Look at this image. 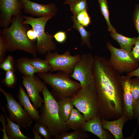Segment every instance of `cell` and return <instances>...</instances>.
I'll return each mask as SVG.
<instances>
[{"label": "cell", "instance_id": "cell-39", "mask_svg": "<svg viewBox=\"0 0 139 139\" xmlns=\"http://www.w3.org/2000/svg\"><path fill=\"white\" fill-rule=\"evenodd\" d=\"M27 34L28 38L32 41H34L37 39L36 33L32 28L27 31Z\"/></svg>", "mask_w": 139, "mask_h": 139}, {"label": "cell", "instance_id": "cell-10", "mask_svg": "<svg viewBox=\"0 0 139 139\" xmlns=\"http://www.w3.org/2000/svg\"><path fill=\"white\" fill-rule=\"evenodd\" d=\"M94 56L90 53L81 55L80 60L75 65L73 72L70 75L80 82L82 88L94 83L92 72Z\"/></svg>", "mask_w": 139, "mask_h": 139}, {"label": "cell", "instance_id": "cell-15", "mask_svg": "<svg viewBox=\"0 0 139 139\" xmlns=\"http://www.w3.org/2000/svg\"><path fill=\"white\" fill-rule=\"evenodd\" d=\"M129 119L124 112L123 115L117 119L110 121L102 117L101 123L104 129L110 131L116 139H122L123 138V128L125 123Z\"/></svg>", "mask_w": 139, "mask_h": 139}, {"label": "cell", "instance_id": "cell-33", "mask_svg": "<svg viewBox=\"0 0 139 139\" xmlns=\"http://www.w3.org/2000/svg\"><path fill=\"white\" fill-rule=\"evenodd\" d=\"M133 21L135 28L138 33V36L137 38L139 39V4L135 6L133 16Z\"/></svg>", "mask_w": 139, "mask_h": 139}, {"label": "cell", "instance_id": "cell-40", "mask_svg": "<svg viewBox=\"0 0 139 139\" xmlns=\"http://www.w3.org/2000/svg\"><path fill=\"white\" fill-rule=\"evenodd\" d=\"M91 22V18L88 15L84 19L81 24L84 27H86L90 24Z\"/></svg>", "mask_w": 139, "mask_h": 139}, {"label": "cell", "instance_id": "cell-17", "mask_svg": "<svg viewBox=\"0 0 139 139\" xmlns=\"http://www.w3.org/2000/svg\"><path fill=\"white\" fill-rule=\"evenodd\" d=\"M101 117L102 116L100 115L86 121L82 130L86 132L92 133L100 139L109 138L102 126L101 121Z\"/></svg>", "mask_w": 139, "mask_h": 139}, {"label": "cell", "instance_id": "cell-2", "mask_svg": "<svg viewBox=\"0 0 139 139\" xmlns=\"http://www.w3.org/2000/svg\"><path fill=\"white\" fill-rule=\"evenodd\" d=\"M23 20L21 13L14 16L11 25L3 28L0 34L5 41L9 51L22 50L36 57V46L27 36V30L22 22Z\"/></svg>", "mask_w": 139, "mask_h": 139}, {"label": "cell", "instance_id": "cell-36", "mask_svg": "<svg viewBox=\"0 0 139 139\" xmlns=\"http://www.w3.org/2000/svg\"><path fill=\"white\" fill-rule=\"evenodd\" d=\"M132 110L133 118L139 120V99L133 102Z\"/></svg>", "mask_w": 139, "mask_h": 139}, {"label": "cell", "instance_id": "cell-35", "mask_svg": "<svg viewBox=\"0 0 139 139\" xmlns=\"http://www.w3.org/2000/svg\"><path fill=\"white\" fill-rule=\"evenodd\" d=\"M53 37L57 42L60 43L64 42L67 38L65 32L62 31L57 32L54 34Z\"/></svg>", "mask_w": 139, "mask_h": 139}, {"label": "cell", "instance_id": "cell-41", "mask_svg": "<svg viewBox=\"0 0 139 139\" xmlns=\"http://www.w3.org/2000/svg\"><path fill=\"white\" fill-rule=\"evenodd\" d=\"M32 132L33 135L34 139H42V137L37 131L35 127L32 128Z\"/></svg>", "mask_w": 139, "mask_h": 139}, {"label": "cell", "instance_id": "cell-19", "mask_svg": "<svg viewBox=\"0 0 139 139\" xmlns=\"http://www.w3.org/2000/svg\"><path fill=\"white\" fill-rule=\"evenodd\" d=\"M77 109L73 108L67 120L65 121L68 130L74 131L82 129L86 121L83 115Z\"/></svg>", "mask_w": 139, "mask_h": 139}, {"label": "cell", "instance_id": "cell-30", "mask_svg": "<svg viewBox=\"0 0 139 139\" xmlns=\"http://www.w3.org/2000/svg\"><path fill=\"white\" fill-rule=\"evenodd\" d=\"M132 93L133 101L139 99V77L131 79Z\"/></svg>", "mask_w": 139, "mask_h": 139}, {"label": "cell", "instance_id": "cell-22", "mask_svg": "<svg viewBox=\"0 0 139 139\" xmlns=\"http://www.w3.org/2000/svg\"><path fill=\"white\" fill-rule=\"evenodd\" d=\"M71 18L73 24L72 28L79 31L80 34L81 46L85 45L88 48L91 49L92 46L90 40L91 32L87 31L84 26L78 22L76 17L73 15Z\"/></svg>", "mask_w": 139, "mask_h": 139}, {"label": "cell", "instance_id": "cell-3", "mask_svg": "<svg viewBox=\"0 0 139 139\" xmlns=\"http://www.w3.org/2000/svg\"><path fill=\"white\" fill-rule=\"evenodd\" d=\"M42 93L44 101L40 108L38 121L47 127L51 136L55 137L66 132L68 129L60 115L58 101L47 86Z\"/></svg>", "mask_w": 139, "mask_h": 139}, {"label": "cell", "instance_id": "cell-28", "mask_svg": "<svg viewBox=\"0 0 139 139\" xmlns=\"http://www.w3.org/2000/svg\"><path fill=\"white\" fill-rule=\"evenodd\" d=\"M87 0H80L70 6L71 11L74 16L76 17L79 12L84 10H88Z\"/></svg>", "mask_w": 139, "mask_h": 139}, {"label": "cell", "instance_id": "cell-34", "mask_svg": "<svg viewBox=\"0 0 139 139\" xmlns=\"http://www.w3.org/2000/svg\"><path fill=\"white\" fill-rule=\"evenodd\" d=\"M133 48L131 54L134 59L139 63V39H137Z\"/></svg>", "mask_w": 139, "mask_h": 139}, {"label": "cell", "instance_id": "cell-43", "mask_svg": "<svg viewBox=\"0 0 139 139\" xmlns=\"http://www.w3.org/2000/svg\"><path fill=\"white\" fill-rule=\"evenodd\" d=\"M80 0H65L63 2L64 4H68L71 6Z\"/></svg>", "mask_w": 139, "mask_h": 139}, {"label": "cell", "instance_id": "cell-5", "mask_svg": "<svg viewBox=\"0 0 139 139\" xmlns=\"http://www.w3.org/2000/svg\"><path fill=\"white\" fill-rule=\"evenodd\" d=\"M71 99L74 106L82 114L86 121L101 116L94 83L82 88Z\"/></svg>", "mask_w": 139, "mask_h": 139}, {"label": "cell", "instance_id": "cell-8", "mask_svg": "<svg viewBox=\"0 0 139 139\" xmlns=\"http://www.w3.org/2000/svg\"><path fill=\"white\" fill-rule=\"evenodd\" d=\"M0 91L6 98L7 104L5 107L8 113L10 119L21 127L24 129L31 128L33 119L20 103L11 93L6 92L1 86Z\"/></svg>", "mask_w": 139, "mask_h": 139}, {"label": "cell", "instance_id": "cell-9", "mask_svg": "<svg viewBox=\"0 0 139 139\" xmlns=\"http://www.w3.org/2000/svg\"><path fill=\"white\" fill-rule=\"evenodd\" d=\"M81 55L74 56L71 54V52L67 50L60 54L57 51L47 53L45 56L51 67V71H60L70 75L73 72L76 63L80 60Z\"/></svg>", "mask_w": 139, "mask_h": 139}, {"label": "cell", "instance_id": "cell-20", "mask_svg": "<svg viewBox=\"0 0 139 139\" xmlns=\"http://www.w3.org/2000/svg\"><path fill=\"white\" fill-rule=\"evenodd\" d=\"M110 36L119 44L121 49L131 53L137 37L130 38L118 33L116 31L110 32Z\"/></svg>", "mask_w": 139, "mask_h": 139}, {"label": "cell", "instance_id": "cell-27", "mask_svg": "<svg viewBox=\"0 0 139 139\" xmlns=\"http://www.w3.org/2000/svg\"><path fill=\"white\" fill-rule=\"evenodd\" d=\"M16 81L14 70H12L6 72L5 77L2 82L4 85L11 88L15 87Z\"/></svg>", "mask_w": 139, "mask_h": 139}, {"label": "cell", "instance_id": "cell-18", "mask_svg": "<svg viewBox=\"0 0 139 139\" xmlns=\"http://www.w3.org/2000/svg\"><path fill=\"white\" fill-rule=\"evenodd\" d=\"M6 118L7 123L6 131L9 139H33L25 135L21 131L20 126L18 124L12 121L7 116L6 110L2 106L1 107Z\"/></svg>", "mask_w": 139, "mask_h": 139}, {"label": "cell", "instance_id": "cell-7", "mask_svg": "<svg viewBox=\"0 0 139 139\" xmlns=\"http://www.w3.org/2000/svg\"><path fill=\"white\" fill-rule=\"evenodd\" d=\"M106 47L110 51L108 62L110 65L120 74L131 72L139 67V63L131 56V53L117 48L107 42Z\"/></svg>", "mask_w": 139, "mask_h": 139}, {"label": "cell", "instance_id": "cell-4", "mask_svg": "<svg viewBox=\"0 0 139 139\" xmlns=\"http://www.w3.org/2000/svg\"><path fill=\"white\" fill-rule=\"evenodd\" d=\"M38 75L51 87L53 92L59 100L72 97L82 88L80 83L72 80L70 75L61 71L54 73H38Z\"/></svg>", "mask_w": 139, "mask_h": 139}, {"label": "cell", "instance_id": "cell-38", "mask_svg": "<svg viewBox=\"0 0 139 139\" xmlns=\"http://www.w3.org/2000/svg\"><path fill=\"white\" fill-rule=\"evenodd\" d=\"M88 15L86 10H83L77 14L76 16L77 20L78 22L81 24L84 19Z\"/></svg>", "mask_w": 139, "mask_h": 139}, {"label": "cell", "instance_id": "cell-6", "mask_svg": "<svg viewBox=\"0 0 139 139\" xmlns=\"http://www.w3.org/2000/svg\"><path fill=\"white\" fill-rule=\"evenodd\" d=\"M54 16L48 15L38 18L23 16L24 24L30 25L36 32L37 36V43L36 49L37 53L41 55L56 50V43L53 41V37L51 34L45 32L47 23Z\"/></svg>", "mask_w": 139, "mask_h": 139}, {"label": "cell", "instance_id": "cell-24", "mask_svg": "<svg viewBox=\"0 0 139 139\" xmlns=\"http://www.w3.org/2000/svg\"><path fill=\"white\" fill-rule=\"evenodd\" d=\"M31 64L34 68L37 73H42L51 71L52 68L48 62L45 59L34 57L30 59Z\"/></svg>", "mask_w": 139, "mask_h": 139}, {"label": "cell", "instance_id": "cell-12", "mask_svg": "<svg viewBox=\"0 0 139 139\" xmlns=\"http://www.w3.org/2000/svg\"><path fill=\"white\" fill-rule=\"evenodd\" d=\"M23 5L19 0H0V26L8 27L14 16L21 13Z\"/></svg>", "mask_w": 139, "mask_h": 139}, {"label": "cell", "instance_id": "cell-13", "mask_svg": "<svg viewBox=\"0 0 139 139\" xmlns=\"http://www.w3.org/2000/svg\"><path fill=\"white\" fill-rule=\"evenodd\" d=\"M25 14L41 17L48 15L55 16L57 12L55 4L53 3L42 4L29 0L23 5Z\"/></svg>", "mask_w": 139, "mask_h": 139}, {"label": "cell", "instance_id": "cell-29", "mask_svg": "<svg viewBox=\"0 0 139 139\" xmlns=\"http://www.w3.org/2000/svg\"><path fill=\"white\" fill-rule=\"evenodd\" d=\"M34 127L38 133L45 139H51V136L47 126L37 121H36Z\"/></svg>", "mask_w": 139, "mask_h": 139}, {"label": "cell", "instance_id": "cell-26", "mask_svg": "<svg viewBox=\"0 0 139 139\" xmlns=\"http://www.w3.org/2000/svg\"><path fill=\"white\" fill-rule=\"evenodd\" d=\"M101 12L106 21L108 30L110 32L116 31L111 24L109 19L108 7L107 0H98Z\"/></svg>", "mask_w": 139, "mask_h": 139}, {"label": "cell", "instance_id": "cell-31", "mask_svg": "<svg viewBox=\"0 0 139 139\" xmlns=\"http://www.w3.org/2000/svg\"><path fill=\"white\" fill-rule=\"evenodd\" d=\"M13 61L12 57L11 55L8 56L0 64V68L6 72L13 70Z\"/></svg>", "mask_w": 139, "mask_h": 139}, {"label": "cell", "instance_id": "cell-42", "mask_svg": "<svg viewBox=\"0 0 139 139\" xmlns=\"http://www.w3.org/2000/svg\"><path fill=\"white\" fill-rule=\"evenodd\" d=\"M127 75L131 76L139 77V67L135 70L127 73Z\"/></svg>", "mask_w": 139, "mask_h": 139}, {"label": "cell", "instance_id": "cell-25", "mask_svg": "<svg viewBox=\"0 0 139 139\" xmlns=\"http://www.w3.org/2000/svg\"><path fill=\"white\" fill-rule=\"evenodd\" d=\"M82 129L75 130L70 133L65 132L54 137L55 139H85L89 137V135Z\"/></svg>", "mask_w": 139, "mask_h": 139}, {"label": "cell", "instance_id": "cell-16", "mask_svg": "<svg viewBox=\"0 0 139 139\" xmlns=\"http://www.w3.org/2000/svg\"><path fill=\"white\" fill-rule=\"evenodd\" d=\"M17 98L19 102L28 114L35 121H38L40 118L39 112L37 109L31 103L30 98L24 89L19 86V90Z\"/></svg>", "mask_w": 139, "mask_h": 139}, {"label": "cell", "instance_id": "cell-44", "mask_svg": "<svg viewBox=\"0 0 139 139\" xmlns=\"http://www.w3.org/2000/svg\"><path fill=\"white\" fill-rule=\"evenodd\" d=\"M29 0H21V3L24 5Z\"/></svg>", "mask_w": 139, "mask_h": 139}, {"label": "cell", "instance_id": "cell-14", "mask_svg": "<svg viewBox=\"0 0 139 139\" xmlns=\"http://www.w3.org/2000/svg\"><path fill=\"white\" fill-rule=\"evenodd\" d=\"M131 76L128 75L121 76L120 77L123 93L124 112L130 120H132L133 118L132 110L133 100L131 83Z\"/></svg>", "mask_w": 139, "mask_h": 139}, {"label": "cell", "instance_id": "cell-11", "mask_svg": "<svg viewBox=\"0 0 139 139\" xmlns=\"http://www.w3.org/2000/svg\"><path fill=\"white\" fill-rule=\"evenodd\" d=\"M22 78V84L33 105L37 109L40 108L44 100L40 96V93L47 86L45 83L34 75L32 76L24 75Z\"/></svg>", "mask_w": 139, "mask_h": 139}, {"label": "cell", "instance_id": "cell-37", "mask_svg": "<svg viewBox=\"0 0 139 139\" xmlns=\"http://www.w3.org/2000/svg\"><path fill=\"white\" fill-rule=\"evenodd\" d=\"M0 120L2 123L3 126V129H0L3 132V139H9L6 131V119L4 115L1 113L0 114Z\"/></svg>", "mask_w": 139, "mask_h": 139}, {"label": "cell", "instance_id": "cell-23", "mask_svg": "<svg viewBox=\"0 0 139 139\" xmlns=\"http://www.w3.org/2000/svg\"><path fill=\"white\" fill-rule=\"evenodd\" d=\"M30 59L27 57L21 58L17 59L16 65L19 71L24 75L32 76L37 72L31 64Z\"/></svg>", "mask_w": 139, "mask_h": 139}, {"label": "cell", "instance_id": "cell-1", "mask_svg": "<svg viewBox=\"0 0 139 139\" xmlns=\"http://www.w3.org/2000/svg\"><path fill=\"white\" fill-rule=\"evenodd\" d=\"M92 72L102 117L118 119L124 111L120 74L110 65L108 59L99 55L94 57Z\"/></svg>", "mask_w": 139, "mask_h": 139}, {"label": "cell", "instance_id": "cell-21", "mask_svg": "<svg viewBox=\"0 0 139 139\" xmlns=\"http://www.w3.org/2000/svg\"><path fill=\"white\" fill-rule=\"evenodd\" d=\"M58 101L60 115L64 121L67 120L74 108L71 97H67L59 100Z\"/></svg>", "mask_w": 139, "mask_h": 139}, {"label": "cell", "instance_id": "cell-32", "mask_svg": "<svg viewBox=\"0 0 139 139\" xmlns=\"http://www.w3.org/2000/svg\"><path fill=\"white\" fill-rule=\"evenodd\" d=\"M7 50L5 41L3 36L0 34V63H2L4 60V56Z\"/></svg>", "mask_w": 139, "mask_h": 139}]
</instances>
